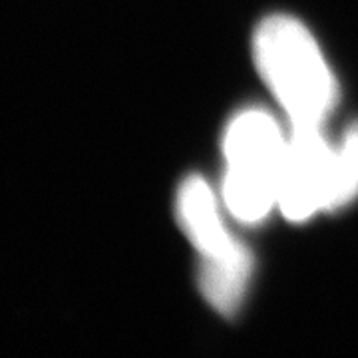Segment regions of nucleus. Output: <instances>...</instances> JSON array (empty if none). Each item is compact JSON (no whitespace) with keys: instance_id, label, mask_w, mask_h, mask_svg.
<instances>
[{"instance_id":"f257e3e1","label":"nucleus","mask_w":358,"mask_h":358,"mask_svg":"<svg viewBox=\"0 0 358 358\" xmlns=\"http://www.w3.org/2000/svg\"><path fill=\"white\" fill-rule=\"evenodd\" d=\"M259 76L293 126H320L338 102V86L317 40L291 16H268L253 36Z\"/></svg>"},{"instance_id":"20e7f679","label":"nucleus","mask_w":358,"mask_h":358,"mask_svg":"<svg viewBox=\"0 0 358 358\" xmlns=\"http://www.w3.org/2000/svg\"><path fill=\"white\" fill-rule=\"evenodd\" d=\"M178 219L181 231L201 259L227 257L243 245L227 231L215 195L199 176L187 178L181 183L178 193Z\"/></svg>"},{"instance_id":"f03ea898","label":"nucleus","mask_w":358,"mask_h":358,"mask_svg":"<svg viewBox=\"0 0 358 358\" xmlns=\"http://www.w3.org/2000/svg\"><path fill=\"white\" fill-rule=\"evenodd\" d=\"M287 140L275 117L263 110H245L231 120L223 138V201L237 221L255 225L277 207Z\"/></svg>"},{"instance_id":"39448f33","label":"nucleus","mask_w":358,"mask_h":358,"mask_svg":"<svg viewBox=\"0 0 358 358\" xmlns=\"http://www.w3.org/2000/svg\"><path fill=\"white\" fill-rule=\"evenodd\" d=\"M253 275V257L241 245L235 253L219 259H201L199 291L203 299L223 317H233L243 305Z\"/></svg>"},{"instance_id":"7ed1b4c3","label":"nucleus","mask_w":358,"mask_h":358,"mask_svg":"<svg viewBox=\"0 0 358 358\" xmlns=\"http://www.w3.org/2000/svg\"><path fill=\"white\" fill-rule=\"evenodd\" d=\"M333 148L320 126H293L279 176L277 207L291 223H305L327 211Z\"/></svg>"},{"instance_id":"423d86ee","label":"nucleus","mask_w":358,"mask_h":358,"mask_svg":"<svg viewBox=\"0 0 358 358\" xmlns=\"http://www.w3.org/2000/svg\"><path fill=\"white\" fill-rule=\"evenodd\" d=\"M358 197V122L346 129L345 140L333 152L327 211H338Z\"/></svg>"}]
</instances>
